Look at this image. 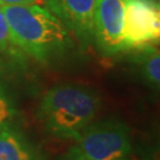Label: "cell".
<instances>
[{
	"mask_svg": "<svg viewBox=\"0 0 160 160\" xmlns=\"http://www.w3.org/2000/svg\"><path fill=\"white\" fill-rule=\"evenodd\" d=\"M16 45L40 63L70 44L68 28L46 6H1Z\"/></svg>",
	"mask_w": 160,
	"mask_h": 160,
	"instance_id": "cell-1",
	"label": "cell"
},
{
	"mask_svg": "<svg viewBox=\"0 0 160 160\" xmlns=\"http://www.w3.org/2000/svg\"><path fill=\"white\" fill-rule=\"evenodd\" d=\"M100 97L82 84L65 83L44 94L37 112L40 123L52 135L75 139L95 119Z\"/></svg>",
	"mask_w": 160,
	"mask_h": 160,
	"instance_id": "cell-2",
	"label": "cell"
},
{
	"mask_svg": "<svg viewBox=\"0 0 160 160\" xmlns=\"http://www.w3.org/2000/svg\"><path fill=\"white\" fill-rule=\"evenodd\" d=\"M74 140L70 151L89 160H116L131 152L129 129L116 119L92 122Z\"/></svg>",
	"mask_w": 160,
	"mask_h": 160,
	"instance_id": "cell-3",
	"label": "cell"
},
{
	"mask_svg": "<svg viewBox=\"0 0 160 160\" xmlns=\"http://www.w3.org/2000/svg\"><path fill=\"white\" fill-rule=\"evenodd\" d=\"M160 37L159 4L147 0H125V49H139L158 42Z\"/></svg>",
	"mask_w": 160,
	"mask_h": 160,
	"instance_id": "cell-4",
	"label": "cell"
},
{
	"mask_svg": "<svg viewBox=\"0 0 160 160\" xmlns=\"http://www.w3.org/2000/svg\"><path fill=\"white\" fill-rule=\"evenodd\" d=\"M125 0H96L94 12V38L100 50L114 55L125 50Z\"/></svg>",
	"mask_w": 160,
	"mask_h": 160,
	"instance_id": "cell-5",
	"label": "cell"
},
{
	"mask_svg": "<svg viewBox=\"0 0 160 160\" xmlns=\"http://www.w3.org/2000/svg\"><path fill=\"white\" fill-rule=\"evenodd\" d=\"M96 0H48L46 7L81 40L94 38V12Z\"/></svg>",
	"mask_w": 160,
	"mask_h": 160,
	"instance_id": "cell-6",
	"label": "cell"
},
{
	"mask_svg": "<svg viewBox=\"0 0 160 160\" xmlns=\"http://www.w3.org/2000/svg\"><path fill=\"white\" fill-rule=\"evenodd\" d=\"M0 160H40L37 151L19 132L0 126Z\"/></svg>",
	"mask_w": 160,
	"mask_h": 160,
	"instance_id": "cell-7",
	"label": "cell"
},
{
	"mask_svg": "<svg viewBox=\"0 0 160 160\" xmlns=\"http://www.w3.org/2000/svg\"><path fill=\"white\" fill-rule=\"evenodd\" d=\"M138 55V63L140 64L143 76L153 87L160 83V55L154 46L146 45Z\"/></svg>",
	"mask_w": 160,
	"mask_h": 160,
	"instance_id": "cell-8",
	"label": "cell"
},
{
	"mask_svg": "<svg viewBox=\"0 0 160 160\" xmlns=\"http://www.w3.org/2000/svg\"><path fill=\"white\" fill-rule=\"evenodd\" d=\"M0 51L5 52L12 57H17L22 52V50L16 45L14 40L12 38L11 31L1 6H0Z\"/></svg>",
	"mask_w": 160,
	"mask_h": 160,
	"instance_id": "cell-9",
	"label": "cell"
},
{
	"mask_svg": "<svg viewBox=\"0 0 160 160\" xmlns=\"http://www.w3.org/2000/svg\"><path fill=\"white\" fill-rule=\"evenodd\" d=\"M48 0H0V6L13 5H40L46 6Z\"/></svg>",
	"mask_w": 160,
	"mask_h": 160,
	"instance_id": "cell-10",
	"label": "cell"
},
{
	"mask_svg": "<svg viewBox=\"0 0 160 160\" xmlns=\"http://www.w3.org/2000/svg\"><path fill=\"white\" fill-rule=\"evenodd\" d=\"M10 115H11L10 103L7 102L5 96L0 92V126H2L5 123V121L8 119Z\"/></svg>",
	"mask_w": 160,
	"mask_h": 160,
	"instance_id": "cell-11",
	"label": "cell"
},
{
	"mask_svg": "<svg viewBox=\"0 0 160 160\" xmlns=\"http://www.w3.org/2000/svg\"><path fill=\"white\" fill-rule=\"evenodd\" d=\"M61 160H89V159H87L86 157L78 154V153H75L72 151H70L68 154L65 155V157H63Z\"/></svg>",
	"mask_w": 160,
	"mask_h": 160,
	"instance_id": "cell-12",
	"label": "cell"
},
{
	"mask_svg": "<svg viewBox=\"0 0 160 160\" xmlns=\"http://www.w3.org/2000/svg\"><path fill=\"white\" fill-rule=\"evenodd\" d=\"M149 2H153V4H159V0H147Z\"/></svg>",
	"mask_w": 160,
	"mask_h": 160,
	"instance_id": "cell-13",
	"label": "cell"
},
{
	"mask_svg": "<svg viewBox=\"0 0 160 160\" xmlns=\"http://www.w3.org/2000/svg\"><path fill=\"white\" fill-rule=\"evenodd\" d=\"M116 160H125V159H123V158H121V159H116Z\"/></svg>",
	"mask_w": 160,
	"mask_h": 160,
	"instance_id": "cell-14",
	"label": "cell"
}]
</instances>
